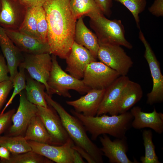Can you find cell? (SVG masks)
Listing matches in <instances>:
<instances>
[{
    "mask_svg": "<svg viewBox=\"0 0 163 163\" xmlns=\"http://www.w3.org/2000/svg\"><path fill=\"white\" fill-rule=\"evenodd\" d=\"M19 94V104L12 116L13 124L8 129L7 136H24L32 118L37 114V106L29 102L22 91Z\"/></svg>",
    "mask_w": 163,
    "mask_h": 163,
    "instance_id": "obj_11",
    "label": "cell"
},
{
    "mask_svg": "<svg viewBox=\"0 0 163 163\" xmlns=\"http://www.w3.org/2000/svg\"><path fill=\"white\" fill-rule=\"evenodd\" d=\"M65 59L67 65L66 71L79 79L82 78L88 65L97 61L89 50L74 41Z\"/></svg>",
    "mask_w": 163,
    "mask_h": 163,
    "instance_id": "obj_13",
    "label": "cell"
},
{
    "mask_svg": "<svg viewBox=\"0 0 163 163\" xmlns=\"http://www.w3.org/2000/svg\"><path fill=\"white\" fill-rule=\"evenodd\" d=\"M102 13L108 17L111 14L112 0H94Z\"/></svg>",
    "mask_w": 163,
    "mask_h": 163,
    "instance_id": "obj_36",
    "label": "cell"
},
{
    "mask_svg": "<svg viewBox=\"0 0 163 163\" xmlns=\"http://www.w3.org/2000/svg\"><path fill=\"white\" fill-rule=\"evenodd\" d=\"M12 87V82L10 80L0 83V114L1 109Z\"/></svg>",
    "mask_w": 163,
    "mask_h": 163,
    "instance_id": "obj_33",
    "label": "cell"
},
{
    "mask_svg": "<svg viewBox=\"0 0 163 163\" xmlns=\"http://www.w3.org/2000/svg\"><path fill=\"white\" fill-rule=\"evenodd\" d=\"M1 55V54H0V55Z\"/></svg>",
    "mask_w": 163,
    "mask_h": 163,
    "instance_id": "obj_43",
    "label": "cell"
},
{
    "mask_svg": "<svg viewBox=\"0 0 163 163\" xmlns=\"http://www.w3.org/2000/svg\"><path fill=\"white\" fill-rule=\"evenodd\" d=\"M85 163L82 159V157L79 153L75 150L74 163Z\"/></svg>",
    "mask_w": 163,
    "mask_h": 163,
    "instance_id": "obj_40",
    "label": "cell"
},
{
    "mask_svg": "<svg viewBox=\"0 0 163 163\" xmlns=\"http://www.w3.org/2000/svg\"><path fill=\"white\" fill-rule=\"evenodd\" d=\"M37 31L41 40L47 43L48 25L45 10L43 7H35Z\"/></svg>",
    "mask_w": 163,
    "mask_h": 163,
    "instance_id": "obj_32",
    "label": "cell"
},
{
    "mask_svg": "<svg viewBox=\"0 0 163 163\" xmlns=\"http://www.w3.org/2000/svg\"><path fill=\"white\" fill-rule=\"evenodd\" d=\"M105 89H91L86 94L74 101H66L68 105L73 107L77 112L85 116L94 117L97 114Z\"/></svg>",
    "mask_w": 163,
    "mask_h": 163,
    "instance_id": "obj_18",
    "label": "cell"
},
{
    "mask_svg": "<svg viewBox=\"0 0 163 163\" xmlns=\"http://www.w3.org/2000/svg\"><path fill=\"white\" fill-rule=\"evenodd\" d=\"M32 150L57 163H74L75 150L71 139L65 144L54 145L27 141Z\"/></svg>",
    "mask_w": 163,
    "mask_h": 163,
    "instance_id": "obj_12",
    "label": "cell"
},
{
    "mask_svg": "<svg viewBox=\"0 0 163 163\" xmlns=\"http://www.w3.org/2000/svg\"><path fill=\"white\" fill-rule=\"evenodd\" d=\"M19 67V71L14 76L12 82L13 87L14 88L13 91L9 101L1 112V114L3 113L8 106L11 104L15 97L17 95L19 94L25 88L26 83L25 69L22 67Z\"/></svg>",
    "mask_w": 163,
    "mask_h": 163,
    "instance_id": "obj_31",
    "label": "cell"
},
{
    "mask_svg": "<svg viewBox=\"0 0 163 163\" xmlns=\"http://www.w3.org/2000/svg\"><path fill=\"white\" fill-rule=\"evenodd\" d=\"M102 147L100 149L104 155L109 159L110 163H136L137 161H131L126 153L128 150L126 136L117 138L112 141L106 134L100 137Z\"/></svg>",
    "mask_w": 163,
    "mask_h": 163,
    "instance_id": "obj_15",
    "label": "cell"
},
{
    "mask_svg": "<svg viewBox=\"0 0 163 163\" xmlns=\"http://www.w3.org/2000/svg\"><path fill=\"white\" fill-rule=\"evenodd\" d=\"M9 69L6 64L5 58L2 55H0V83L10 80L8 75Z\"/></svg>",
    "mask_w": 163,
    "mask_h": 163,
    "instance_id": "obj_35",
    "label": "cell"
},
{
    "mask_svg": "<svg viewBox=\"0 0 163 163\" xmlns=\"http://www.w3.org/2000/svg\"><path fill=\"white\" fill-rule=\"evenodd\" d=\"M27 82L25 89L26 97L30 103L37 106L46 108L48 105L45 98V85L30 77H26Z\"/></svg>",
    "mask_w": 163,
    "mask_h": 163,
    "instance_id": "obj_24",
    "label": "cell"
},
{
    "mask_svg": "<svg viewBox=\"0 0 163 163\" xmlns=\"http://www.w3.org/2000/svg\"><path fill=\"white\" fill-rule=\"evenodd\" d=\"M97 58L100 61L117 71L120 76L126 75L133 62L119 45L99 44Z\"/></svg>",
    "mask_w": 163,
    "mask_h": 163,
    "instance_id": "obj_7",
    "label": "cell"
},
{
    "mask_svg": "<svg viewBox=\"0 0 163 163\" xmlns=\"http://www.w3.org/2000/svg\"><path fill=\"white\" fill-rule=\"evenodd\" d=\"M0 46L6 60L10 80L12 82L18 72V68L23 61L24 56L8 36L4 28L0 26Z\"/></svg>",
    "mask_w": 163,
    "mask_h": 163,
    "instance_id": "obj_20",
    "label": "cell"
},
{
    "mask_svg": "<svg viewBox=\"0 0 163 163\" xmlns=\"http://www.w3.org/2000/svg\"><path fill=\"white\" fill-rule=\"evenodd\" d=\"M45 98L47 104L52 107L59 115L74 145L88 153L95 163H103L102 152L89 138L85 127L79 120L68 113L46 93H45Z\"/></svg>",
    "mask_w": 163,
    "mask_h": 163,
    "instance_id": "obj_3",
    "label": "cell"
},
{
    "mask_svg": "<svg viewBox=\"0 0 163 163\" xmlns=\"http://www.w3.org/2000/svg\"><path fill=\"white\" fill-rule=\"evenodd\" d=\"M14 109L0 114V136L8 128L11 121V118L15 113Z\"/></svg>",
    "mask_w": 163,
    "mask_h": 163,
    "instance_id": "obj_34",
    "label": "cell"
},
{
    "mask_svg": "<svg viewBox=\"0 0 163 163\" xmlns=\"http://www.w3.org/2000/svg\"><path fill=\"white\" fill-rule=\"evenodd\" d=\"M0 146L6 148L11 154L22 153L32 150L28 141L22 136H0Z\"/></svg>",
    "mask_w": 163,
    "mask_h": 163,
    "instance_id": "obj_25",
    "label": "cell"
},
{
    "mask_svg": "<svg viewBox=\"0 0 163 163\" xmlns=\"http://www.w3.org/2000/svg\"><path fill=\"white\" fill-rule=\"evenodd\" d=\"M148 9L152 14L157 17L163 16V0H155Z\"/></svg>",
    "mask_w": 163,
    "mask_h": 163,
    "instance_id": "obj_37",
    "label": "cell"
},
{
    "mask_svg": "<svg viewBox=\"0 0 163 163\" xmlns=\"http://www.w3.org/2000/svg\"><path fill=\"white\" fill-rule=\"evenodd\" d=\"M49 53L32 54L26 53L19 66L23 68L33 79L44 84L46 93L49 92L47 82L52 65V58Z\"/></svg>",
    "mask_w": 163,
    "mask_h": 163,
    "instance_id": "obj_9",
    "label": "cell"
},
{
    "mask_svg": "<svg viewBox=\"0 0 163 163\" xmlns=\"http://www.w3.org/2000/svg\"><path fill=\"white\" fill-rule=\"evenodd\" d=\"M130 112L134 118L131 123L134 128L140 129L149 128L159 134L163 133V114L158 112L155 107L152 112L146 113L142 111L140 107L135 106Z\"/></svg>",
    "mask_w": 163,
    "mask_h": 163,
    "instance_id": "obj_19",
    "label": "cell"
},
{
    "mask_svg": "<svg viewBox=\"0 0 163 163\" xmlns=\"http://www.w3.org/2000/svg\"><path fill=\"white\" fill-rule=\"evenodd\" d=\"M153 134L150 129H145L142 132V137L145 150L144 156L140 157L142 163H160L155 151L152 141Z\"/></svg>",
    "mask_w": 163,
    "mask_h": 163,
    "instance_id": "obj_28",
    "label": "cell"
},
{
    "mask_svg": "<svg viewBox=\"0 0 163 163\" xmlns=\"http://www.w3.org/2000/svg\"><path fill=\"white\" fill-rule=\"evenodd\" d=\"M46 0H19L20 3L26 8L43 7Z\"/></svg>",
    "mask_w": 163,
    "mask_h": 163,
    "instance_id": "obj_38",
    "label": "cell"
},
{
    "mask_svg": "<svg viewBox=\"0 0 163 163\" xmlns=\"http://www.w3.org/2000/svg\"><path fill=\"white\" fill-rule=\"evenodd\" d=\"M139 38L145 47L144 57L148 63L153 82L152 90L147 94L146 103L152 105L161 103L163 101V76L159 62L140 29Z\"/></svg>",
    "mask_w": 163,
    "mask_h": 163,
    "instance_id": "obj_6",
    "label": "cell"
},
{
    "mask_svg": "<svg viewBox=\"0 0 163 163\" xmlns=\"http://www.w3.org/2000/svg\"><path fill=\"white\" fill-rule=\"evenodd\" d=\"M4 29L9 37L22 52L32 54L50 53L47 43L23 34L18 30Z\"/></svg>",
    "mask_w": 163,
    "mask_h": 163,
    "instance_id": "obj_17",
    "label": "cell"
},
{
    "mask_svg": "<svg viewBox=\"0 0 163 163\" xmlns=\"http://www.w3.org/2000/svg\"><path fill=\"white\" fill-rule=\"evenodd\" d=\"M129 80L126 75L120 76L105 89L96 116L117 115V108L121 93Z\"/></svg>",
    "mask_w": 163,
    "mask_h": 163,
    "instance_id": "obj_14",
    "label": "cell"
},
{
    "mask_svg": "<svg viewBox=\"0 0 163 163\" xmlns=\"http://www.w3.org/2000/svg\"><path fill=\"white\" fill-rule=\"evenodd\" d=\"M1 8V0H0V11Z\"/></svg>",
    "mask_w": 163,
    "mask_h": 163,
    "instance_id": "obj_41",
    "label": "cell"
},
{
    "mask_svg": "<svg viewBox=\"0 0 163 163\" xmlns=\"http://www.w3.org/2000/svg\"><path fill=\"white\" fill-rule=\"evenodd\" d=\"M121 3L127 8L133 14L137 27L140 29L139 14L145 9L146 0H114Z\"/></svg>",
    "mask_w": 163,
    "mask_h": 163,
    "instance_id": "obj_30",
    "label": "cell"
},
{
    "mask_svg": "<svg viewBox=\"0 0 163 163\" xmlns=\"http://www.w3.org/2000/svg\"><path fill=\"white\" fill-rule=\"evenodd\" d=\"M15 0L18 1V0Z\"/></svg>",
    "mask_w": 163,
    "mask_h": 163,
    "instance_id": "obj_42",
    "label": "cell"
},
{
    "mask_svg": "<svg viewBox=\"0 0 163 163\" xmlns=\"http://www.w3.org/2000/svg\"><path fill=\"white\" fill-rule=\"evenodd\" d=\"M0 26L4 28L18 30L24 18L26 8L19 0H1Z\"/></svg>",
    "mask_w": 163,
    "mask_h": 163,
    "instance_id": "obj_16",
    "label": "cell"
},
{
    "mask_svg": "<svg viewBox=\"0 0 163 163\" xmlns=\"http://www.w3.org/2000/svg\"><path fill=\"white\" fill-rule=\"evenodd\" d=\"M120 75L101 62L93 61L85 70L82 80L90 89H106Z\"/></svg>",
    "mask_w": 163,
    "mask_h": 163,
    "instance_id": "obj_8",
    "label": "cell"
},
{
    "mask_svg": "<svg viewBox=\"0 0 163 163\" xmlns=\"http://www.w3.org/2000/svg\"><path fill=\"white\" fill-rule=\"evenodd\" d=\"M143 91L138 83L129 80L121 93L117 108V114L125 113L141 99Z\"/></svg>",
    "mask_w": 163,
    "mask_h": 163,
    "instance_id": "obj_21",
    "label": "cell"
},
{
    "mask_svg": "<svg viewBox=\"0 0 163 163\" xmlns=\"http://www.w3.org/2000/svg\"><path fill=\"white\" fill-rule=\"evenodd\" d=\"M37 106V114L41 119L50 135V145H63L71 139L59 115L52 107L48 105L46 108Z\"/></svg>",
    "mask_w": 163,
    "mask_h": 163,
    "instance_id": "obj_10",
    "label": "cell"
},
{
    "mask_svg": "<svg viewBox=\"0 0 163 163\" xmlns=\"http://www.w3.org/2000/svg\"><path fill=\"white\" fill-rule=\"evenodd\" d=\"M51 58L52 68L47 82L49 95L51 96L56 94L70 98L71 95L69 92L70 90L83 94L91 89L85 85L82 80L77 79L64 71L59 64L56 56L52 55Z\"/></svg>",
    "mask_w": 163,
    "mask_h": 163,
    "instance_id": "obj_5",
    "label": "cell"
},
{
    "mask_svg": "<svg viewBox=\"0 0 163 163\" xmlns=\"http://www.w3.org/2000/svg\"><path fill=\"white\" fill-rule=\"evenodd\" d=\"M43 7L48 25L50 54L65 59L74 41L77 21L70 9V0H46Z\"/></svg>",
    "mask_w": 163,
    "mask_h": 163,
    "instance_id": "obj_1",
    "label": "cell"
},
{
    "mask_svg": "<svg viewBox=\"0 0 163 163\" xmlns=\"http://www.w3.org/2000/svg\"><path fill=\"white\" fill-rule=\"evenodd\" d=\"M70 5L76 20L84 15L102 13L94 0H70Z\"/></svg>",
    "mask_w": 163,
    "mask_h": 163,
    "instance_id": "obj_26",
    "label": "cell"
},
{
    "mask_svg": "<svg viewBox=\"0 0 163 163\" xmlns=\"http://www.w3.org/2000/svg\"><path fill=\"white\" fill-rule=\"evenodd\" d=\"M90 19V24L95 33L99 44L122 46L131 49L132 45L126 39L125 30L121 21L106 18L102 13L86 15Z\"/></svg>",
    "mask_w": 163,
    "mask_h": 163,
    "instance_id": "obj_4",
    "label": "cell"
},
{
    "mask_svg": "<svg viewBox=\"0 0 163 163\" xmlns=\"http://www.w3.org/2000/svg\"><path fill=\"white\" fill-rule=\"evenodd\" d=\"M71 114L77 117L84 126L86 131L91 135V139L95 140L99 136L108 134L117 138L126 136V132L132 127L133 117L128 111L117 115L109 116L106 114L94 117H88L70 110Z\"/></svg>",
    "mask_w": 163,
    "mask_h": 163,
    "instance_id": "obj_2",
    "label": "cell"
},
{
    "mask_svg": "<svg viewBox=\"0 0 163 163\" xmlns=\"http://www.w3.org/2000/svg\"><path fill=\"white\" fill-rule=\"evenodd\" d=\"M24 137L27 141L50 145V135L41 119L37 114L32 118Z\"/></svg>",
    "mask_w": 163,
    "mask_h": 163,
    "instance_id": "obj_23",
    "label": "cell"
},
{
    "mask_svg": "<svg viewBox=\"0 0 163 163\" xmlns=\"http://www.w3.org/2000/svg\"><path fill=\"white\" fill-rule=\"evenodd\" d=\"M53 161L33 150L26 152L11 154L4 163H53Z\"/></svg>",
    "mask_w": 163,
    "mask_h": 163,
    "instance_id": "obj_29",
    "label": "cell"
},
{
    "mask_svg": "<svg viewBox=\"0 0 163 163\" xmlns=\"http://www.w3.org/2000/svg\"><path fill=\"white\" fill-rule=\"evenodd\" d=\"M78 20L75 25L74 41L87 49L97 59L99 47L97 38L95 34L86 26L82 17Z\"/></svg>",
    "mask_w": 163,
    "mask_h": 163,
    "instance_id": "obj_22",
    "label": "cell"
},
{
    "mask_svg": "<svg viewBox=\"0 0 163 163\" xmlns=\"http://www.w3.org/2000/svg\"><path fill=\"white\" fill-rule=\"evenodd\" d=\"M11 153L5 147L0 146V162H4L8 160L10 158Z\"/></svg>",
    "mask_w": 163,
    "mask_h": 163,
    "instance_id": "obj_39",
    "label": "cell"
},
{
    "mask_svg": "<svg viewBox=\"0 0 163 163\" xmlns=\"http://www.w3.org/2000/svg\"><path fill=\"white\" fill-rule=\"evenodd\" d=\"M18 30L41 41L37 31L35 7L27 8L23 21Z\"/></svg>",
    "mask_w": 163,
    "mask_h": 163,
    "instance_id": "obj_27",
    "label": "cell"
}]
</instances>
